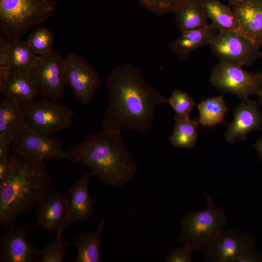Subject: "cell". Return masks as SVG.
Instances as JSON below:
<instances>
[{"label": "cell", "mask_w": 262, "mask_h": 262, "mask_svg": "<svg viewBox=\"0 0 262 262\" xmlns=\"http://www.w3.org/2000/svg\"><path fill=\"white\" fill-rule=\"evenodd\" d=\"M236 262H262V255L254 247L243 254Z\"/></svg>", "instance_id": "cell-33"}, {"label": "cell", "mask_w": 262, "mask_h": 262, "mask_svg": "<svg viewBox=\"0 0 262 262\" xmlns=\"http://www.w3.org/2000/svg\"><path fill=\"white\" fill-rule=\"evenodd\" d=\"M109 101L103 129L146 134L154 122V111L165 98L147 82L140 70L125 63L114 67L106 80Z\"/></svg>", "instance_id": "cell-1"}, {"label": "cell", "mask_w": 262, "mask_h": 262, "mask_svg": "<svg viewBox=\"0 0 262 262\" xmlns=\"http://www.w3.org/2000/svg\"><path fill=\"white\" fill-rule=\"evenodd\" d=\"M55 0H0V37L20 38L57 10Z\"/></svg>", "instance_id": "cell-5"}, {"label": "cell", "mask_w": 262, "mask_h": 262, "mask_svg": "<svg viewBox=\"0 0 262 262\" xmlns=\"http://www.w3.org/2000/svg\"><path fill=\"white\" fill-rule=\"evenodd\" d=\"M220 61L250 66L262 57L260 48L238 31H220L209 44Z\"/></svg>", "instance_id": "cell-9"}, {"label": "cell", "mask_w": 262, "mask_h": 262, "mask_svg": "<svg viewBox=\"0 0 262 262\" xmlns=\"http://www.w3.org/2000/svg\"><path fill=\"white\" fill-rule=\"evenodd\" d=\"M197 108L199 113L197 119L199 124L204 127H213L225 122V115L229 110L222 95L204 100Z\"/></svg>", "instance_id": "cell-24"}, {"label": "cell", "mask_w": 262, "mask_h": 262, "mask_svg": "<svg viewBox=\"0 0 262 262\" xmlns=\"http://www.w3.org/2000/svg\"><path fill=\"white\" fill-rule=\"evenodd\" d=\"M26 41L37 56H42L52 50L54 36L53 32L49 29L39 26L29 34Z\"/></svg>", "instance_id": "cell-27"}, {"label": "cell", "mask_w": 262, "mask_h": 262, "mask_svg": "<svg viewBox=\"0 0 262 262\" xmlns=\"http://www.w3.org/2000/svg\"></svg>", "instance_id": "cell-38"}, {"label": "cell", "mask_w": 262, "mask_h": 262, "mask_svg": "<svg viewBox=\"0 0 262 262\" xmlns=\"http://www.w3.org/2000/svg\"><path fill=\"white\" fill-rule=\"evenodd\" d=\"M3 229L0 262H40V250L32 233V226L15 223Z\"/></svg>", "instance_id": "cell-10"}, {"label": "cell", "mask_w": 262, "mask_h": 262, "mask_svg": "<svg viewBox=\"0 0 262 262\" xmlns=\"http://www.w3.org/2000/svg\"><path fill=\"white\" fill-rule=\"evenodd\" d=\"M165 103L172 107L175 114L174 120L190 118L191 113L195 105L193 98L186 91L175 89Z\"/></svg>", "instance_id": "cell-28"}, {"label": "cell", "mask_w": 262, "mask_h": 262, "mask_svg": "<svg viewBox=\"0 0 262 262\" xmlns=\"http://www.w3.org/2000/svg\"><path fill=\"white\" fill-rule=\"evenodd\" d=\"M206 208L189 212L181 218L180 235L176 241L193 251L204 252L224 230L228 217L224 209L214 205L211 197L205 195Z\"/></svg>", "instance_id": "cell-4"}, {"label": "cell", "mask_w": 262, "mask_h": 262, "mask_svg": "<svg viewBox=\"0 0 262 262\" xmlns=\"http://www.w3.org/2000/svg\"><path fill=\"white\" fill-rule=\"evenodd\" d=\"M121 132L103 129L88 134L70 147L67 159L89 168L102 185L121 188L133 179L138 168Z\"/></svg>", "instance_id": "cell-2"}, {"label": "cell", "mask_w": 262, "mask_h": 262, "mask_svg": "<svg viewBox=\"0 0 262 262\" xmlns=\"http://www.w3.org/2000/svg\"><path fill=\"white\" fill-rule=\"evenodd\" d=\"M51 243L40 250V262H64L67 247L70 245L63 233L56 234Z\"/></svg>", "instance_id": "cell-29"}, {"label": "cell", "mask_w": 262, "mask_h": 262, "mask_svg": "<svg viewBox=\"0 0 262 262\" xmlns=\"http://www.w3.org/2000/svg\"><path fill=\"white\" fill-rule=\"evenodd\" d=\"M23 125L47 137H51L72 125L74 110L48 98L22 107Z\"/></svg>", "instance_id": "cell-6"}, {"label": "cell", "mask_w": 262, "mask_h": 262, "mask_svg": "<svg viewBox=\"0 0 262 262\" xmlns=\"http://www.w3.org/2000/svg\"><path fill=\"white\" fill-rule=\"evenodd\" d=\"M175 121L173 133L169 138L171 145L180 148H193L198 137L196 129L200 125L197 118L192 120L188 118Z\"/></svg>", "instance_id": "cell-25"}, {"label": "cell", "mask_w": 262, "mask_h": 262, "mask_svg": "<svg viewBox=\"0 0 262 262\" xmlns=\"http://www.w3.org/2000/svg\"><path fill=\"white\" fill-rule=\"evenodd\" d=\"M211 24L218 31H238L239 23L232 9L219 0H201Z\"/></svg>", "instance_id": "cell-23"}, {"label": "cell", "mask_w": 262, "mask_h": 262, "mask_svg": "<svg viewBox=\"0 0 262 262\" xmlns=\"http://www.w3.org/2000/svg\"><path fill=\"white\" fill-rule=\"evenodd\" d=\"M193 250L183 246L172 249L167 255L166 262H192L191 254Z\"/></svg>", "instance_id": "cell-32"}, {"label": "cell", "mask_w": 262, "mask_h": 262, "mask_svg": "<svg viewBox=\"0 0 262 262\" xmlns=\"http://www.w3.org/2000/svg\"><path fill=\"white\" fill-rule=\"evenodd\" d=\"M14 161L0 183V228L15 223L36 206L50 186L51 176L45 162L13 153Z\"/></svg>", "instance_id": "cell-3"}, {"label": "cell", "mask_w": 262, "mask_h": 262, "mask_svg": "<svg viewBox=\"0 0 262 262\" xmlns=\"http://www.w3.org/2000/svg\"><path fill=\"white\" fill-rule=\"evenodd\" d=\"M258 96H259V98H258L259 105V106L262 107V83L261 90Z\"/></svg>", "instance_id": "cell-37"}, {"label": "cell", "mask_w": 262, "mask_h": 262, "mask_svg": "<svg viewBox=\"0 0 262 262\" xmlns=\"http://www.w3.org/2000/svg\"><path fill=\"white\" fill-rule=\"evenodd\" d=\"M10 39L0 37V87L11 71L9 47Z\"/></svg>", "instance_id": "cell-31"}, {"label": "cell", "mask_w": 262, "mask_h": 262, "mask_svg": "<svg viewBox=\"0 0 262 262\" xmlns=\"http://www.w3.org/2000/svg\"><path fill=\"white\" fill-rule=\"evenodd\" d=\"M254 147L258 152L261 160L262 161V136L256 142Z\"/></svg>", "instance_id": "cell-35"}, {"label": "cell", "mask_w": 262, "mask_h": 262, "mask_svg": "<svg viewBox=\"0 0 262 262\" xmlns=\"http://www.w3.org/2000/svg\"><path fill=\"white\" fill-rule=\"evenodd\" d=\"M35 227L51 233H63L71 224L67 196L54 188H49L36 204Z\"/></svg>", "instance_id": "cell-12"}, {"label": "cell", "mask_w": 262, "mask_h": 262, "mask_svg": "<svg viewBox=\"0 0 262 262\" xmlns=\"http://www.w3.org/2000/svg\"><path fill=\"white\" fill-rule=\"evenodd\" d=\"M22 124V107L11 98L5 97L0 103V141L12 144Z\"/></svg>", "instance_id": "cell-22"}, {"label": "cell", "mask_w": 262, "mask_h": 262, "mask_svg": "<svg viewBox=\"0 0 262 262\" xmlns=\"http://www.w3.org/2000/svg\"><path fill=\"white\" fill-rule=\"evenodd\" d=\"M238 31L260 48L262 46V0H244L232 7Z\"/></svg>", "instance_id": "cell-17"}, {"label": "cell", "mask_w": 262, "mask_h": 262, "mask_svg": "<svg viewBox=\"0 0 262 262\" xmlns=\"http://www.w3.org/2000/svg\"><path fill=\"white\" fill-rule=\"evenodd\" d=\"M11 149L13 153L44 162L67 158L61 138L42 135L23 124L14 137Z\"/></svg>", "instance_id": "cell-11"}, {"label": "cell", "mask_w": 262, "mask_h": 262, "mask_svg": "<svg viewBox=\"0 0 262 262\" xmlns=\"http://www.w3.org/2000/svg\"><path fill=\"white\" fill-rule=\"evenodd\" d=\"M146 10L158 15L174 12L188 0H137Z\"/></svg>", "instance_id": "cell-30"}, {"label": "cell", "mask_w": 262, "mask_h": 262, "mask_svg": "<svg viewBox=\"0 0 262 262\" xmlns=\"http://www.w3.org/2000/svg\"><path fill=\"white\" fill-rule=\"evenodd\" d=\"M28 74L39 95L56 101L65 96L67 86L66 59L53 49L38 56Z\"/></svg>", "instance_id": "cell-7"}, {"label": "cell", "mask_w": 262, "mask_h": 262, "mask_svg": "<svg viewBox=\"0 0 262 262\" xmlns=\"http://www.w3.org/2000/svg\"><path fill=\"white\" fill-rule=\"evenodd\" d=\"M105 218H102L95 231L82 232L74 239L71 245L77 250L74 262H101V236Z\"/></svg>", "instance_id": "cell-20"}, {"label": "cell", "mask_w": 262, "mask_h": 262, "mask_svg": "<svg viewBox=\"0 0 262 262\" xmlns=\"http://www.w3.org/2000/svg\"><path fill=\"white\" fill-rule=\"evenodd\" d=\"M15 159L14 154L0 160V183L6 178L11 170Z\"/></svg>", "instance_id": "cell-34"}, {"label": "cell", "mask_w": 262, "mask_h": 262, "mask_svg": "<svg viewBox=\"0 0 262 262\" xmlns=\"http://www.w3.org/2000/svg\"><path fill=\"white\" fill-rule=\"evenodd\" d=\"M93 174L84 173L69 188L67 196L70 222H83L89 219L95 213L94 200L88 189Z\"/></svg>", "instance_id": "cell-16"}, {"label": "cell", "mask_w": 262, "mask_h": 262, "mask_svg": "<svg viewBox=\"0 0 262 262\" xmlns=\"http://www.w3.org/2000/svg\"><path fill=\"white\" fill-rule=\"evenodd\" d=\"M9 51L11 70L28 73L38 56L27 41L20 38L10 39Z\"/></svg>", "instance_id": "cell-26"}, {"label": "cell", "mask_w": 262, "mask_h": 262, "mask_svg": "<svg viewBox=\"0 0 262 262\" xmlns=\"http://www.w3.org/2000/svg\"><path fill=\"white\" fill-rule=\"evenodd\" d=\"M65 59L67 86L82 105H87L101 85L100 76L82 56L70 53Z\"/></svg>", "instance_id": "cell-13"}, {"label": "cell", "mask_w": 262, "mask_h": 262, "mask_svg": "<svg viewBox=\"0 0 262 262\" xmlns=\"http://www.w3.org/2000/svg\"><path fill=\"white\" fill-rule=\"evenodd\" d=\"M229 2V5L234 6L237 5L241 2H242L244 0H228Z\"/></svg>", "instance_id": "cell-36"}, {"label": "cell", "mask_w": 262, "mask_h": 262, "mask_svg": "<svg viewBox=\"0 0 262 262\" xmlns=\"http://www.w3.org/2000/svg\"><path fill=\"white\" fill-rule=\"evenodd\" d=\"M259 107L255 101L242 99L234 111L233 121L228 125L225 136L228 142L245 140L250 132L262 130V112Z\"/></svg>", "instance_id": "cell-15"}, {"label": "cell", "mask_w": 262, "mask_h": 262, "mask_svg": "<svg viewBox=\"0 0 262 262\" xmlns=\"http://www.w3.org/2000/svg\"><path fill=\"white\" fill-rule=\"evenodd\" d=\"M174 13L177 27L181 33L201 29L209 24L201 0H188Z\"/></svg>", "instance_id": "cell-21"}, {"label": "cell", "mask_w": 262, "mask_h": 262, "mask_svg": "<svg viewBox=\"0 0 262 262\" xmlns=\"http://www.w3.org/2000/svg\"><path fill=\"white\" fill-rule=\"evenodd\" d=\"M255 246L250 234L239 229L224 230L204 252L205 262H236L249 249Z\"/></svg>", "instance_id": "cell-14"}, {"label": "cell", "mask_w": 262, "mask_h": 262, "mask_svg": "<svg viewBox=\"0 0 262 262\" xmlns=\"http://www.w3.org/2000/svg\"><path fill=\"white\" fill-rule=\"evenodd\" d=\"M0 91L21 107L33 102L39 96L28 73L16 70H11Z\"/></svg>", "instance_id": "cell-19"}, {"label": "cell", "mask_w": 262, "mask_h": 262, "mask_svg": "<svg viewBox=\"0 0 262 262\" xmlns=\"http://www.w3.org/2000/svg\"><path fill=\"white\" fill-rule=\"evenodd\" d=\"M210 82L217 90L245 99L259 95L262 83V72H248L241 65L220 61L212 71Z\"/></svg>", "instance_id": "cell-8"}, {"label": "cell", "mask_w": 262, "mask_h": 262, "mask_svg": "<svg viewBox=\"0 0 262 262\" xmlns=\"http://www.w3.org/2000/svg\"><path fill=\"white\" fill-rule=\"evenodd\" d=\"M218 32L211 23L209 24L201 29L181 33L168 44L167 48L180 60H184L199 48L209 45Z\"/></svg>", "instance_id": "cell-18"}]
</instances>
